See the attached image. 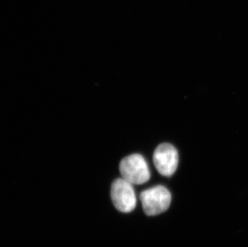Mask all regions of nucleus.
I'll return each instance as SVG.
<instances>
[{"mask_svg":"<svg viewBox=\"0 0 248 247\" xmlns=\"http://www.w3.org/2000/svg\"><path fill=\"white\" fill-rule=\"evenodd\" d=\"M140 199L145 215L156 216L168 210L172 198L166 187L157 185L141 192Z\"/></svg>","mask_w":248,"mask_h":247,"instance_id":"nucleus-2","label":"nucleus"},{"mask_svg":"<svg viewBox=\"0 0 248 247\" xmlns=\"http://www.w3.org/2000/svg\"><path fill=\"white\" fill-rule=\"evenodd\" d=\"M153 161L160 174L171 177L178 169V150L169 143L161 144L155 149Z\"/></svg>","mask_w":248,"mask_h":247,"instance_id":"nucleus-4","label":"nucleus"},{"mask_svg":"<svg viewBox=\"0 0 248 247\" xmlns=\"http://www.w3.org/2000/svg\"><path fill=\"white\" fill-rule=\"evenodd\" d=\"M133 185L122 177L112 182L111 198L115 207L120 212L128 214L136 208V194Z\"/></svg>","mask_w":248,"mask_h":247,"instance_id":"nucleus-3","label":"nucleus"},{"mask_svg":"<svg viewBox=\"0 0 248 247\" xmlns=\"http://www.w3.org/2000/svg\"><path fill=\"white\" fill-rule=\"evenodd\" d=\"M122 178L132 185H142L150 178V171L144 156L132 154L122 159L119 166Z\"/></svg>","mask_w":248,"mask_h":247,"instance_id":"nucleus-1","label":"nucleus"}]
</instances>
